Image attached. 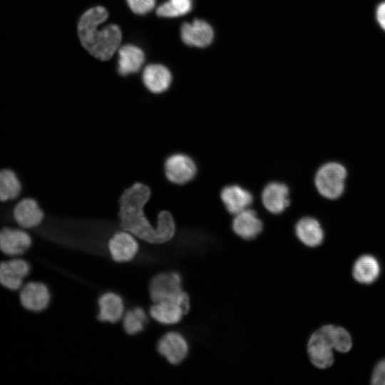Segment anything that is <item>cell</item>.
Returning a JSON list of instances; mask_svg holds the SVG:
<instances>
[{"mask_svg":"<svg viewBox=\"0 0 385 385\" xmlns=\"http://www.w3.org/2000/svg\"><path fill=\"white\" fill-rule=\"evenodd\" d=\"M151 195L150 188L135 183L125 189L119 198L118 217L123 230L150 244H163L175 235L177 224L168 210L160 211L154 226L144 213V207Z\"/></svg>","mask_w":385,"mask_h":385,"instance_id":"6da1fadb","label":"cell"},{"mask_svg":"<svg viewBox=\"0 0 385 385\" xmlns=\"http://www.w3.org/2000/svg\"><path fill=\"white\" fill-rule=\"evenodd\" d=\"M108 17L107 10L98 6L87 10L78 24V34L82 46L90 54L101 61L109 60L118 50L122 41L118 26L108 24L98 29Z\"/></svg>","mask_w":385,"mask_h":385,"instance_id":"7a4b0ae2","label":"cell"},{"mask_svg":"<svg viewBox=\"0 0 385 385\" xmlns=\"http://www.w3.org/2000/svg\"><path fill=\"white\" fill-rule=\"evenodd\" d=\"M352 346L349 333L343 327L325 324L309 336L307 353L311 364L319 369L330 367L334 363L332 349L342 353L349 351Z\"/></svg>","mask_w":385,"mask_h":385,"instance_id":"3957f363","label":"cell"},{"mask_svg":"<svg viewBox=\"0 0 385 385\" xmlns=\"http://www.w3.org/2000/svg\"><path fill=\"white\" fill-rule=\"evenodd\" d=\"M183 278L178 272L170 271L155 275L150 283L149 292L152 302L172 301L179 304L185 316L191 309V298L184 290Z\"/></svg>","mask_w":385,"mask_h":385,"instance_id":"277c9868","label":"cell"},{"mask_svg":"<svg viewBox=\"0 0 385 385\" xmlns=\"http://www.w3.org/2000/svg\"><path fill=\"white\" fill-rule=\"evenodd\" d=\"M346 176L345 168L336 162H327L316 170L313 182L316 191L323 197L335 200L344 190Z\"/></svg>","mask_w":385,"mask_h":385,"instance_id":"5b68a950","label":"cell"},{"mask_svg":"<svg viewBox=\"0 0 385 385\" xmlns=\"http://www.w3.org/2000/svg\"><path fill=\"white\" fill-rule=\"evenodd\" d=\"M166 179L174 185H184L192 181L197 175L195 160L189 154L178 151L169 155L163 165Z\"/></svg>","mask_w":385,"mask_h":385,"instance_id":"8992f818","label":"cell"},{"mask_svg":"<svg viewBox=\"0 0 385 385\" xmlns=\"http://www.w3.org/2000/svg\"><path fill=\"white\" fill-rule=\"evenodd\" d=\"M260 201L263 208L272 215H281L291 205L290 188L281 180H271L262 188Z\"/></svg>","mask_w":385,"mask_h":385,"instance_id":"52a82bcc","label":"cell"},{"mask_svg":"<svg viewBox=\"0 0 385 385\" xmlns=\"http://www.w3.org/2000/svg\"><path fill=\"white\" fill-rule=\"evenodd\" d=\"M157 350L169 364L176 366L187 359L190 346L188 340L182 334L171 331L165 333L160 339Z\"/></svg>","mask_w":385,"mask_h":385,"instance_id":"ba28073f","label":"cell"},{"mask_svg":"<svg viewBox=\"0 0 385 385\" xmlns=\"http://www.w3.org/2000/svg\"><path fill=\"white\" fill-rule=\"evenodd\" d=\"M220 198L226 211L232 216L252 207L255 202L252 191L238 183L224 185L220 191Z\"/></svg>","mask_w":385,"mask_h":385,"instance_id":"9c48e42d","label":"cell"},{"mask_svg":"<svg viewBox=\"0 0 385 385\" xmlns=\"http://www.w3.org/2000/svg\"><path fill=\"white\" fill-rule=\"evenodd\" d=\"M231 227L237 237L250 241L261 235L264 230V222L257 210L250 207L232 216Z\"/></svg>","mask_w":385,"mask_h":385,"instance_id":"30bf717a","label":"cell"},{"mask_svg":"<svg viewBox=\"0 0 385 385\" xmlns=\"http://www.w3.org/2000/svg\"><path fill=\"white\" fill-rule=\"evenodd\" d=\"M108 248L112 259L116 262L123 263L134 259L139 250V245L132 233L123 230L110 238Z\"/></svg>","mask_w":385,"mask_h":385,"instance_id":"8fae6325","label":"cell"},{"mask_svg":"<svg viewBox=\"0 0 385 385\" xmlns=\"http://www.w3.org/2000/svg\"><path fill=\"white\" fill-rule=\"evenodd\" d=\"M294 233L298 241L309 248H315L324 241V232L319 221L309 215L299 217L294 225Z\"/></svg>","mask_w":385,"mask_h":385,"instance_id":"7c38bea8","label":"cell"},{"mask_svg":"<svg viewBox=\"0 0 385 385\" xmlns=\"http://www.w3.org/2000/svg\"><path fill=\"white\" fill-rule=\"evenodd\" d=\"M180 36L186 45L203 48L212 43L214 31L206 21L195 19L192 23H184L182 25Z\"/></svg>","mask_w":385,"mask_h":385,"instance_id":"4fadbf2b","label":"cell"},{"mask_svg":"<svg viewBox=\"0 0 385 385\" xmlns=\"http://www.w3.org/2000/svg\"><path fill=\"white\" fill-rule=\"evenodd\" d=\"M20 302L22 306L32 312L44 310L49 304L50 292L43 283L31 282L25 284L21 289Z\"/></svg>","mask_w":385,"mask_h":385,"instance_id":"5bb4252c","label":"cell"},{"mask_svg":"<svg viewBox=\"0 0 385 385\" xmlns=\"http://www.w3.org/2000/svg\"><path fill=\"white\" fill-rule=\"evenodd\" d=\"M30 266L21 259H13L0 262V284L11 289H19L28 275Z\"/></svg>","mask_w":385,"mask_h":385,"instance_id":"9a60e30c","label":"cell"},{"mask_svg":"<svg viewBox=\"0 0 385 385\" xmlns=\"http://www.w3.org/2000/svg\"><path fill=\"white\" fill-rule=\"evenodd\" d=\"M31 245V237L24 230L9 227L0 230V250L6 255H21Z\"/></svg>","mask_w":385,"mask_h":385,"instance_id":"2e32d148","label":"cell"},{"mask_svg":"<svg viewBox=\"0 0 385 385\" xmlns=\"http://www.w3.org/2000/svg\"><path fill=\"white\" fill-rule=\"evenodd\" d=\"M13 215L16 223L27 229L37 227L44 217L38 202L30 197L21 200L14 207Z\"/></svg>","mask_w":385,"mask_h":385,"instance_id":"e0dca14e","label":"cell"},{"mask_svg":"<svg viewBox=\"0 0 385 385\" xmlns=\"http://www.w3.org/2000/svg\"><path fill=\"white\" fill-rule=\"evenodd\" d=\"M142 79L149 91L158 94L168 89L172 82V75L163 65L149 64L143 70Z\"/></svg>","mask_w":385,"mask_h":385,"instance_id":"ac0fdd59","label":"cell"},{"mask_svg":"<svg viewBox=\"0 0 385 385\" xmlns=\"http://www.w3.org/2000/svg\"><path fill=\"white\" fill-rule=\"evenodd\" d=\"M118 71L121 76H128L139 71L145 61V54L139 47L126 44L118 51Z\"/></svg>","mask_w":385,"mask_h":385,"instance_id":"d6986e66","label":"cell"},{"mask_svg":"<svg viewBox=\"0 0 385 385\" xmlns=\"http://www.w3.org/2000/svg\"><path fill=\"white\" fill-rule=\"evenodd\" d=\"M99 312L97 318L99 321L116 323L120 321L125 314V307L123 299L113 292H106L102 294L98 301Z\"/></svg>","mask_w":385,"mask_h":385,"instance_id":"ffe728a7","label":"cell"},{"mask_svg":"<svg viewBox=\"0 0 385 385\" xmlns=\"http://www.w3.org/2000/svg\"><path fill=\"white\" fill-rule=\"evenodd\" d=\"M149 314L152 319L163 325L179 324L185 316L182 307L172 301H161L150 307Z\"/></svg>","mask_w":385,"mask_h":385,"instance_id":"44dd1931","label":"cell"},{"mask_svg":"<svg viewBox=\"0 0 385 385\" xmlns=\"http://www.w3.org/2000/svg\"><path fill=\"white\" fill-rule=\"evenodd\" d=\"M380 265L378 260L371 255L359 257L354 264L352 274L359 283L369 284L379 276Z\"/></svg>","mask_w":385,"mask_h":385,"instance_id":"7402d4cb","label":"cell"},{"mask_svg":"<svg viewBox=\"0 0 385 385\" xmlns=\"http://www.w3.org/2000/svg\"><path fill=\"white\" fill-rule=\"evenodd\" d=\"M21 190L16 175L9 169L0 170V201L16 198Z\"/></svg>","mask_w":385,"mask_h":385,"instance_id":"603a6c76","label":"cell"},{"mask_svg":"<svg viewBox=\"0 0 385 385\" xmlns=\"http://www.w3.org/2000/svg\"><path fill=\"white\" fill-rule=\"evenodd\" d=\"M147 322V314L141 307L130 309L123 317V329L130 335H135L142 332Z\"/></svg>","mask_w":385,"mask_h":385,"instance_id":"cb8c5ba5","label":"cell"},{"mask_svg":"<svg viewBox=\"0 0 385 385\" xmlns=\"http://www.w3.org/2000/svg\"><path fill=\"white\" fill-rule=\"evenodd\" d=\"M192 7V0H168L157 8L156 14L161 17H178L188 14Z\"/></svg>","mask_w":385,"mask_h":385,"instance_id":"d4e9b609","label":"cell"},{"mask_svg":"<svg viewBox=\"0 0 385 385\" xmlns=\"http://www.w3.org/2000/svg\"><path fill=\"white\" fill-rule=\"evenodd\" d=\"M133 12L137 14H145L150 12L155 5L156 0H126Z\"/></svg>","mask_w":385,"mask_h":385,"instance_id":"484cf974","label":"cell"},{"mask_svg":"<svg viewBox=\"0 0 385 385\" xmlns=\"http://www.w3.org/2000/svg\"><path fill=\"white\" fill-rule=\"evenodd\" d=\"M371 381L374 385H385V358L375 366Z\"/></svg>","mask_w":385,"mask_h":385,"instance_id":"4316f807","label":"cell"},{"mask_svg":"<svg viewBox=\"0 0 385 385\" xmlns=\"http://www.w3.org/2000/svg\"><path fill=\"white\" fill-rule=\"evenodd\" d=\"M376 19L380 27L385 31V1L376 7Z\"/></svg>","mask_w":385,"mask_h":385,"instance_id":"83f0119b","label":"cell"}]
</instances>
